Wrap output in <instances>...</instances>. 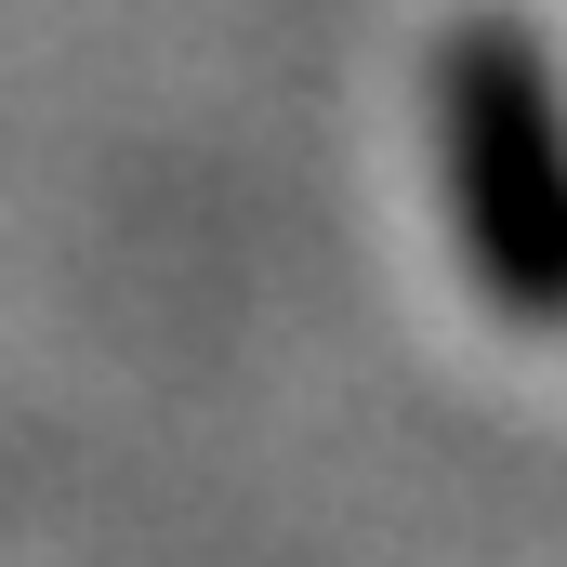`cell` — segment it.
<instances>
[{"instance_id":"1","label":"cell","mask_w":567,"mask_h":567,"mask_svg":"<svg viewBox=\"0 0 567 567\" xmlns=\"http://www.w3.org/2000/svg\"><path fill=\"white\" fill-rule=\"evenodd\" d=\"M435 185H449V238L488 278V303L515 330H555V290H567L555 80H542V40L515 13H475L435 53Z\"/></svg>"}]
</instances>
